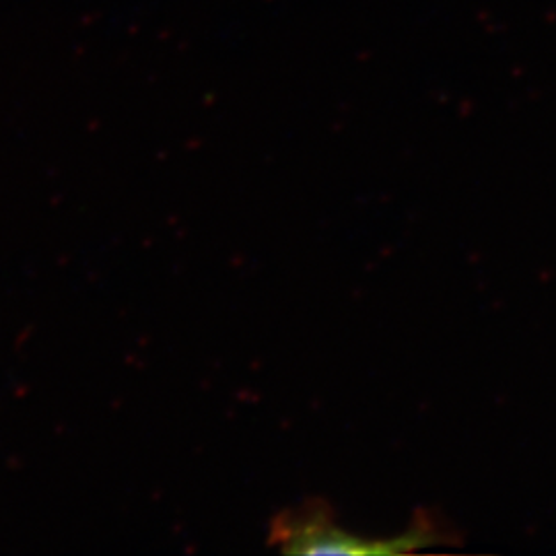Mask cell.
<instances>
[{"label":"cell","instance_id":"1","mask_svg":"<svg viewBox=\"0 0 556 556\" xmlns=\"http://www.w3.org/2000/svg\"><path fill=\"white\" fill-rule=\"evenodd\" d=\"M278 544L285 553L293 555H404L418 553L433 544L456 542V534L445 530L439 517L418 511L413 526L396 538L367 540L353 536L334 526L326 511H307L287 523L275 526Z\"/></svg>","mask_w":556,"mask_h":556}]
</instances>
